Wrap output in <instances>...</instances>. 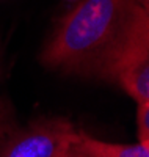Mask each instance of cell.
Listing matches in <instances>:
<instances>
[{
  "mask_svg": "<svg viewBox=\"0 0 149 157\" xmlns=\"http://www.w3.org/2000/svg\"><path fill=\"white\" fill-rule=\"evenodd\" d=\"M133 3L135 0H78L57 22L39 54V63L63 75L94 78Z\"/></svg>",
  "mask_w": 149,
  "mask_h": 157,
  "instance_id": "obj_1",
  "label": "cell"
},
{
  "mask_svg": "<svg viewBox=\"0 0 149 157\" xmlns=\"http://www.w3.org/2000/svg\"><path fill=\"white\" fill-rule=\"evenodd\" d=\"M94 80L119 86L137 104L149 101V8L133 3L123 30L99 63Z\"/></svg>",
  "mask_w": 149,
  "mask_h": 157,
  "instance_id": "obj_2",
  "label": "cell"
},
{
  "mask_svg": "<svg viewBox=\"0 0 149 157\" xmlns=\"http://www.w3.org/2000/svg\"><path fill=\"white\" fill-rule=\"evenodd\" d=\"M78 129L63 116H41L0 138V157H58Z\"/></svg>",
  "mask_w": 149,
  "mask_h": 157,
  "instance_id": "obj_3",
  "label": "cell"
},
{
  "mask_svg": "<svg viewBox=\"0 0 149 157\" xmlns=\"http://www.w3.org/2000/svg\"><path fill=\"white\" fill-rule=\"evenodd\" d=\"M75 143L93 157H149V143L138 141L135 145H119L93 138L78 129Z\"/></svg>",
  "mask_w": 149,
  "mask_h": 157,
  "instance_id": "obj_4",
  "label": "cell"
},
{
  "mask_svg": "<svg viewBox=\"0 0 149 157\" xmlns=\"http://www.w3.org/2000/svg\"><path fill=\"white\" fill-rule=\"evenodd\" d=\"M19 126L21 124H19V120L16 116V110L13 107V104L0 94V138L8 135Z\"/></svg>",
  "mask_w": 149,
  "mask_h": 157,
  "instance_id": "obj_5",
  "label": "cell"
},
{
  "mask_svg": "<svg viewBox=\"0 0 149 157\" xmlns=\"http://www.w3.org/2000/svg\"><path fill=\"white\" fill-rule=\"evenodd\" d=\"M137 134L138 141L149 143V101L137 104Z\"/></svg>",
  "mask_w": 149,
  "mask_h": 157,
  "instance_id": "obj_6",
  "label": "cell"
},
{
  "mask_svg": "<svg viewBox=\"0 0 149 157\" xmlns=\"http://www.w3.org/2000/svg\"><path fill=\"white\" fill-rule=\"evenodd\" d=\"M75 138H77V137H75ZM58 157H93V155H90L88 152H85V151L75 143V140H74Z\"/></svg>",
  "mask_w": 149,
  "mask_h": 157,
  "instance_id": "obj_7",
  "label": "cell"
},
{
  "mask_svg": "<svg viewBox=\"0 0 149 157\" xmlns=\"http://www.w3.org/2000/svg\"><path fill=\"white\" fill-rule=\"evenodd\" d=\"M5 74V66H3V57H2V50H0V77Z\"/></svg>",
  "mask_w": 149,
  "mask_h": 157,
  "instance_id": "obj_8",
  "label": "cell"
},
{
  "mask_svg": "<svg viewBox=\"0 0 149 157\" xmlns=\"http://www.w3.org/2000/svg\"><path fill=\"white\" fill-rule=\"evenodd\" d=\"M135 3H138L144 8H149V0H135Z\"/></svg>",
  "mask_w": 149,
  "mask_h": 157,
  "instance_id": "obj_9",
  "label": "cell"
}]
</instances>
